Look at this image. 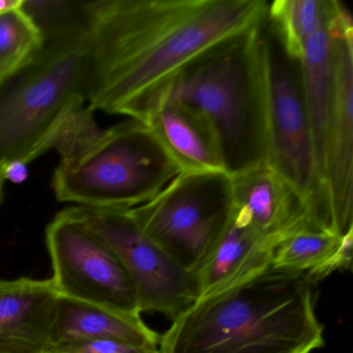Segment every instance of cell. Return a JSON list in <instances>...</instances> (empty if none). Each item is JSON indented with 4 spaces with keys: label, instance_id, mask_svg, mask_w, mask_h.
<instances>
[{
    "label": "cell",
    "instance_id": "obj_1",
    "mask_svg": "<svg viewBox=\"0 0 353 353\" xmlns=\"http://www.w3.org/2000/svg\"><path fill=\"white\" fill-rule=\"evenodd\" d=\"M266 0L88 1V104L144 123L196 59L265 22Z\"/></svg>",
    "mask_w": 353,
    "mask_h": 353
},
{
    "label": "cell",
    "instance_id": "obj_2",
    "mask_svg": "<svg viewBox=\"0 0 353 353\" xmlns=\"http://www.w3.org/2000/svg\"><path fill=\"white\" fill-rule=\"evenodd\" d=\"M307 272L272 264L196 299L161 336L159 353H310L323 345Z\"/></svg>",
    "mask_w": 353,
    "mask_h": 353
},
{
    "label": "cell",
    "instance_id": "obj_3",
    "mask_svg": "<svg viewBox=\"0 0 353 353\" xmlns=\"http://www.w3.org/2000/svg\"><path fill=\"white\" fill-rule=\"evenodd\" d=\"M263 24L196 59L164 97L208 121L231 177L265 166L270 159Z\"/></svg>",
    "mask_w": 353,
    "mask_h": 353
},
{
    "label": "cell",
    "instance_id": "obj_4",
    "mask_svg": "<svg viewBox=\"0 0 353 353\" xmlns=\"http://www.w3.org/2000/svg\"><path fill=\"white\" fill-rule=\"evenodd\" d=\"M40 50L0 79V163L57 148L90 110L86 20L44 34Z\"/></svg>",
    "mask_w": 353,
    "mask_h": 353
},
{
    "label": "cell",
    "instance_id": "obj_5",
    "mask_svg": "<svg viewBox=\"0 0 353 353\" xmlns=\"http://www.w3.org/2000/svg\"><path fill=\"white\" fill-rule=\"evenodd\" d=\"M59 152L53 191L59 201L83 208H137L181 173L152 130L136 119L107 130L94 121Z\"/></svg>",
    "mask_w": 353,
    "mask_h": 353
},
{
    "label": "cell",
    "instance_id": "obj_6",
    "mask_svg": "<svg viewBox=\"0 0 353 353\" xmlns=\"http://www.w3.org/2000/svg\"><path fill=\"white\" fill-rule=\"evenodd\" d=\"M233 206V179L224 171L181 172L131 214L175 263L193 274L226 230Z\"/></svg>",
    "mask_w": 353,
    "mask_h": 353
},
{
    "label": "cell",
    "instance_id": "obj_7",
    "mask_svg": "<svg viewBox=\"0 0 353 353\" xmlns=\"http://www.w3.org/2000/svg\"><path fill=\"white\" fill-rule=\"evenodd\" d=\"M262 32L268 78V165L301 195L316 228L336 234L316 172L301 63L287 54L266 20Z\"/></svg>",
    "mask_w": 353,
    "mask_h": 353
},
{
    "label": "cell",
    "instance_id": "obj_8",
    "mask_svg": "<svg viewBox=\"0 0 353 353\" xmlns=\"http://www.w3.org/2000/svg\"><path fill=\"white\" fill-rule=\"evenodd\" d=\"M46 245L51 280L59 296L141 315L135 286L123 264L75 208L63 210L51 221Z\"/></svg>",
    "mask_w": 353,
    "mask_h": 353
},
{
    "label": "cell",
    "instance_id": "obj_9",
    "mask_svg": "<svg viewBox=\"0 0 353 353\" xmlns=\"http://www.w3.org/2000/svg\"><path fill=\"white\" fill-rule=\"evenodd\" d=\"M74 208L123 264L135 286L140 313H160L173 320L197 299L193 274L143 232L131 210Z\"/></svg>",
    "mask_w": 353,
    "mask_h": 353
},
{
    "label": "cell",
    "instance_id": "obj_10",
    "mask_svg": "<svg viewBox=\"0 0 353 353\" xmlns=\"http://www.w3.org/2000/svg\"><path fill=\"white\" fill-rule=\"evenodd\" d=\"M332 97L326 128L324 179L334 232L353 229V20L341 1L330 22Z\"/></svg>",
    "mask_w": 353,
    "mask_h": 353
},
{
    "label": "cell",
    "instance_id": "obj_11",
    "mask_svg": "<svg viewBox=\"0 0 353 353\" xmlns=\"http://www.w3.org/2000/svg\"><path fill=\"white\" fill-rule=\"evenodd\" d=\"M232 179L233 218L272 251L295 233L317 229L303 198L270 165Z\"/></svg>",
    "mask_w": 353,
    "mask_h": 353
},
{
    "label": "cell",
    "instance_id": "obj_12",
    "mask_svg": "<svg viewBox=\"0 0 353 353\" xmlns=\"http://www.w3.org/2000/svg\"><path fill=\"white\" fill-rule=\"evenodd\" d=\"M59 297L51 279L0 281V353H47Z\"/></svg>",
    "mask_w": 353,
    "mask_h": 353
},
{
    "label": "cell",
    "instance_id": "obj_13",
    "mask_svg": "<svg viewBox=\"0 0 353 353\" xmlns=\"http://www.w3.org/2000/svg\"><path fill=\"white\" fill-rule=\"evenodd\" d=\"M181 172L224 171L212 128L193 109L162 98L144 121Z\"/></svg>",
    "mask_w": 353,
    "mask_h": 353
},
{
    "label": "cell",
    "instance_id": "obj_14",
    "mask_svg": "<svg viewBox=\"0 0 353 353\" xmlns=\"http://www.w3.org/2000/svg\"><path fill=\"white\" fill-rule=\"evenodd\" d=\"M274 251L231 216L226 230L193 272L197 299L241 284L272 264Z\"/></svg>",
    "mask_w": 353,
    "mask_h": 353
},
{
    "label": "cell",
    "instance_id": "obj_15",
    "mask_svg": "<svg viewBox=\"0 0 353 353\" xmlns=\"http://www.w3.org/2000/svg\"><path fill=\"white\" fill-rule=\"evenodd\" d=\"M160 334L139 314L59 297L51 345L74 340H108L158 349Z\"/></svg>",
    "mask_w": 353,
    "mask_h": 353
},
{
    "label": "cell",
    "instance_id": "obj_16",
    "mask_svg": "<svg viewBox=\"0 0 353 353\" xmlns=\"http://www.w3.org/2000/svg\"><path fill=\"white\" fill-rule=\"evenodd\" d=\"M330 22L332 20L327 26L310 39L305 45L303 57L299 59L305 106L313 136L316 172L320 189L328 208L330 202L324 179V154L326 128L332 97V39Z\"/></svg>",
    "mask_w": 353,
    "mask_h": 353
},
{
    "label": "cell",
    "instance_id": "obj_17",
    "mask_svg": "<svg viewBox=\"0 0 353 353\" xmlns=\"http://www.w3.org/2000/svg\"><path fill=\"white\" fill-rule=\"evenodd\" d=\"M336 6V0H274L266 24L287 54L299 61L310 39L330 23Z\"/></svg>",
    "mask_w": 353,
    "mask_h": 353
},
{
    "label": "cell",
    "instance_id": "obj_18",
    "mask_svg": "<svg viewBox=\"0 0 353 353\" xmlns=\"http://www.w3.org/2000/svg\"><path fill=\"white\" fill-rule=\"evenodd\" d=\"M43 42L40 30L21 7L0 15V79L32 59Z\"/></svg>",
    "mask_w": 353,
    "mask_h": 353
},
{
    "label": "cell",
    "instance_id": "obj_19",
    "mask_svg": "<svg viewBox=\"0 0 353 353\" xmlns=\"http://www.w3.org/2000/svg\"><path fill=\"white\" fill-rule=\"evenodd\" d=\"M341 239L342 236L318 229L295 233L276 248L272 266L293 272H309L330 257Z\"/></svg>",
    "mask_w": 353,
    "mask_h": 353
},
{
    "label": "cell",
    "instance_id": "obj_20",
    "mask_svg": "<svg viewBox=\"0 0 353 353\" xmlns=\"http://www.w3.org/2000/svg\"><path fill=\"white\" fill-rule=\"evenodd\" d=\"M88 1L67 0H23L22 10L40 30L48 34L86 19Z\"/></svg>",
    "mask_w": 353,
    "mask_h": 353
},
{
    "label": "cell",
    "instance_id": "obj_21",
    "mask_svg": "<svg viewBox=\"0 0 353 353\" xmlns=\"http://www.w3.org/2000/svg\"><path fill=\"white\" fill-rule=\"evenodd\" d=\"M47 353H159V349L108 340H74L51 345Z\"/></svg>",
    "mask_w": 353,
    "mask_h": 353
},
{
    "label": "cell",
    "instance_id": "obj_22",
    "mask_svg": "<svg viewBox=\"0 0 353 353\" xmlns=\"http://www.w3.org/2000/svg\"><path fill=\"white\" fill-rule=\"evenodd\" d=\"M352 247L353 229H351L346 234L343 235L336 249L323 263L307 272L314 284L323 280L336 270H350L352 265Z\"/></svg>",
    "mask_w": 353,
    "mask_h": 353
},
{
    "label": "cell",
    "instance_id": "obj_23",
    "mask_svg": "<svg viewBox=\"0 0 353 353\" xmlns=\"http://www.w3.org/2000/svg\"><path fill=\"white\" fill-rule=\"evenodd\" d=\"M28 177V163L11 161L5 164V179L13 183H22Z\"/></svg>",
    "mask_w": 353,
    "mask_h": 353
},
{
    "label": "cell",
    "instance_id": "obj_24",
    "mask_svg": "<svg viewBox=\"0 0 353 353\" xmlns=\"http://www.w3.org/2000/svg\"><path fill=\"white\" fill-rule=\"evenodd\" d=\"M23 0H0V15L21 7Z\"/></svg>",
    "mask_w": 353,
    "mask_h": 353
},
{
    "label": "cell",
    "instance_id": "obj_25",
    "mask_svg": "<svg viewBox=\"0 0 353 353\" xmlns=\"http://www.w3.org/2000/svg\"><path fill=\"white\" fill-rule=\"evenodd\" d=\"M5 164L0 163V203L3 200V185H5Z\"/></svg>",
    "mask_w": 353,
    "mask_h": 353
}]
</instances>
